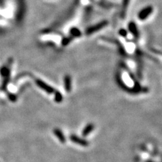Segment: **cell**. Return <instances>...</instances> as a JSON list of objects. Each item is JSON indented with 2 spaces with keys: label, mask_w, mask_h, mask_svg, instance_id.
Here are the masks:
<instances>
[{
  "label": "cell",
  "mask_w": 162,
  "mask_h": 162,
  "mask_svg": "<svg viewBox=\"0 0 162 162\" xmlns=\"http://www.w3.org/2000/svg\"><path fill=\"white\" fill-rule=\"evenodd\" d=\"M128 30L131 32V34L133 35L134 37L138 38L139 36V33H138V30L137 29V26L135 23H134L133 22H130L128 24Z\"/></svg>",
  "instance_id": "obj_6"
},
{
  "label": "cell",
  "mask_w": 162,
  "mask_h": 162,
  "mask_svg": "<svg viewBox=\"0 0 162 162\" xmlns=\"http://www.w3.org/2000/svg\"><path fill=\"white\" fill-rule=\"evenodd\" d=\"M64 88L68 93H70L72 89V79L69 75H66L64 78Z\"/></svg>",
  "instance_id": "obj_5"
},
{
  "label": "cell",
  "mask_w": 162,
  "mask_h": 162,
  "mask_svg": "<svg viewBox=\"0 0 162 162\" xmlns=\"http://www.w3.org/2000/svg\"><path fill=\"white\" fill-rule=\"evenodd\" d=\"M108 22L107 21H102L99 23L94 25V26H91L89 28H88L86 30V34L87 35H90L91 34L95 33V32L101 30L103 28H104L105 26H106L108 25Z\"/></svg>",
  "instance_id": "obj_1"
},
{
  "label": "cell",
  "mask_w": 162,
  "mask_h": 162,
  "mask_svg": "<svg viewBox=\"0 0 162 162\" xmlns=\"http://www.w3.org/2000/svg\"><path fill=\"white\" fill-rule=\"evenodd\" d=\"M95 128V126L93 124H88V125L84 128L83 132H82V135L83 136H87Z\"/></svg>",
  "instance_id": "obj_8"
},
{
  "label": "cell",
  "mask_w": 162,
  "mask_h": 162,
  "mask_svg": "<svg viewBox=\"0 0 162 162\" xmlns=\"http://www.w3.org/2000/svg\"><path fill=\"white\" fill-rule=\"evenodd\" d=\"M70 33L72 36H74V37H78L81 35V33L79 29L77 28H72L70 29Z\"/></svg>",
  "instance_id": "obj_9"
},
{
  "label": "cell",
  "mask_w": 162,
  "mask_h": 162,
  "mask_svg": "<svg viewBox=\"0 0 162 162\" xmlns=\"http://www.w3.org/2000/svg\"><path fill=\"white\" fill-rule=\"evenodd\" d=\"M55 95H56V96H55V100H56V101L60 102L61 100H62V95H61L60 92L56 91V92H55Z\"/></svg>",
  "instance_id": "obj_11"
},
{
  "label": "cell",
  "mask_w": 162,
  "mask_h": 162,
  "mask_svg": "<svg viewBox=\"0 0 162 162\" xmlns=\"http://www.w3.org/2000/svg\"><path fill=\"white\" fill-rule=\"evenodd\" d=\"M120 34L123 36H126V35H127V33H126V31L124 30V29H121V30L120 31Z\"/></svg>",
  "instance_id": "obj_12"
},
{
  "label": "cell",
  "mask_w": 162,
  "mask_h": 162,
  "mask_svg": "<svg viewBox=\"0 0 162 162\" xmlns=\"http://www.w3.org/2000/svg\"><path fill=\"white\" fill-rule=\"evenodd\" d=\"M130 2V0H123L122 1V15H125L126 8Z\"/></svg>",
  "instance_id": "obj_10"
},
{
  "label": "cell",
  "mask_w": 162,
  "mask_h": 162,
  "mask_svg": "<svg viewBox=\"0 0 162 162\" xmlns=\"http://www.w3.org/2000/svg\"><path fill=\"white\" fill-rule=\"evenodd\" d=\"M35 82L39 87L41 88L42 90L45 91L46 93H49V94H52V93H55V89L53 87H51V86L47 84L46 83H45L44 81H41V79H36Z\"/></svg>",
  "instance_id": "obj_3"
},
{
  "label": "cell",
  "mask_w": 162,
  "mask_h": 162,
  "mask_svg": "<svg viewBox=\"0 0 162 162\" xmlns=\"http://www.w3.org/2000/svg\"><path fill=\"white\" fill-rule=\"evenodd\" d=\"M70 139L72 142H73L74 143H76L77 145L83 146V147H87L88 144H89L88 141H86L85 139H84L81 137H79L78 136L74 135V134H72V135H70Z\"/></svg>",
  "instance_id": "obj_4"
},
{
  "label": "cell",
  "mask_w": 162,
  "mask_h": 162,
  "mask_svg": "<svg viewBox=\"0 0 162 162\" xmlns=\"http://www.w3.org/2000/svg\"><path fill=\"white\" fill-rule=\"evenodd\" d=\"M54 133L55 134V136H56L57 138H58L59 141L61 143H66V137L64 135V133L62 131H61L60 129L59 128H55L54 129Z\"/></svg>",
  "instance_id": "obj_7"
},
{
  "label": "cell",
  "mask_w": 162,
  "mask_h": 162,
  "mask_svg": "<svg viewBox=\"0 0 162 162\" xmlns=\"http://www.w3.org/2000/svg\"><path fill=\"white\" fill-rule=\"evenodd\" d=\"M153 11V8L152 6H149L145 7V8H143V10H141L138 14V19L141 20H145V19H147L151 14Z\"/></svg>",
  "instance_id": "obj_2"
}]
</instances>
